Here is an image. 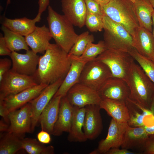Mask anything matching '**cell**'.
<instances>
[{
    "label": "cell",
    "mask_w": 154,
    "mask_h": 154,
    "mask_svg": "<svg viewBox=\"0 0 154 154\" xmlns=\"http://www.w3.org/2000/svg\"><path fill=\"white\" fill-rule=\"evenodd\" d=\"M131 36L133 47L139 54L151 59L154 56V37L152 33L139 26Z\"/></svg>",
    "instance_id": "d6986e66"
},
{
    "label": "cell",
    "mask_w": 154,
    "mask_h": 154,
    "mask_svg": "<svg viewBox=\"0 0 154 154\" xmlns=\"http://www.w3.org/2000/svg\"><path fill=\"white\" fill-rule=\"evenodd\" d=\"M85 108L83 130L88 139L93 140L99 136L103 129L101 109L98 104L88 105Z\"/></svg>",
    "instance_id": "2e32d148"
},
{
    "label": "cell",
    "mask_w": 154,
    "mask_h": 154,
    "mask_svg": "<svg viewBox=\"0 0 154 154\" xmlns=\"http://www.w3.org/2000/svg\"><path fill=\"white\" fill-rule=\"evenodd\" d=\"M50 0H38V13L40 15L45 11L49 5Z\"/></svg>",
    "instance_id": "7bdbcfd3"
},
{
    "label": "cell",
    "mask_w": 154,
    "mask_h": 154,
    "mask_svg": "<svg viewBox=\"0 0 154 154\" xmlns=\"http://www.w3.org/2000/svg\"><path fill=\"white\" fill-rule=\"evenodd\" d=\"M38 84L32 76L20 74L10 69L0 81V99L18 93Z\"/></svg>",
    "instance_id": "ba28073f"
},
{
    "label": "cell",
    "mask_w": 154,
    "mask_h": 154,
    "mask_svg": "<svg viewBox=\"0 0 154 154\" xmlns=\"http://www.w3.org/2000/svg\"><path fill=\"white\" fill-rule=\"evenodd\" d=\"M9 113L4 105L2 101L0 100V115L2 118L9 125Z\"/></svg>",
    "instance_id": "60d3db41"
},
{
    "label": "cell",
    "mask_w": 154,
    "mask_h": 154,
    "mask_svg": "<svg viewBox=\"0 0 154 154\" xmlns=\"http://www.w3.org/2000/svg\"><path fill=\"white\" fill-rule=\"evenodd\" d=\"M112 76L108 67L96 59L87 62L82 70L79 82L98 92Z\"/></svg>",
    "instance_id": "52a82bcc"
},
{
    "label": "cell",
    "mask_w": 154,
    "mask_h": 154,
    "mask_svg": "<svg viewBox=\"0 0 154 154\" xmlns=\"http://www.w3.org/2000/svg\"><path fill=\"white\" fill-rule=\"evenodd\" d=\"M26 43L36 54L44 53L52 38L48 28L44 25L37 27L32 33L25 36Z\"/></svg>",
    "instance_id": "44dd1931"
},
{
    "label": "cell",
    "mask_w": 154,
    "mask_h": 154,
    "mask_svg": "<svg viewBox=\"0 0 154 154\" xmlns=\"http://www.w3.org/2000/svg\"><path fill=\"white\" fill-rule=\"evenodd\" d=\"M71 64L69 69L57 92L53 97L66 96L70 89L79 82L82 70L86 63L91 60L80 56L69 55Z\"/></svg>",
    "instance_id": "5bb4252c"
},
{
    "label": "cell",
    "mask_w": 154,
    "mask_h": 154,
    "mask_svg": "<svg viewBox=\"0 0 154 154\" xmlns=\"http://www.w3.org/2000/svg\"><path fill=\"white\" fill-rule=\"evenodd\" d=\"M41 15L38 13L33 19L24 17L11 19L5 17L2 25L12 31L25 37L32 33L35 29L36 23L41 19Z\"/></svg>",
    "instance_id": "d4e9b609"
},
{
    "label": "cell",
    "mask_w": 154,
    "mask_h": 154,
    "mask_svg": "<svg viewBox=\"0 0 154 154\" xmlns=\"http://www.w3.org/2000/svg\"><path fill=\"white\" fill-rule=\"evenodd\" d=\"M151 4L154 8V0H149Z\"/></svg>",
    "instance_id": "681fc988"
},
{
    "label": "cell",
    "mask_w": 154,
    "mask_h": 154,
    "mask_svg": "<svg viewBox=\"0 0 154 154\" xmlns=\"http://www.w3.org/2000/svg\"><path fill=\"white\" fill-rule=\"evenodd\" d=\"M24 135L8 132L0 134V154H14L23 149Z\"/></svg>",
    "instance_id": "f1b7e54d"
},
{
    "label": "cell",
    "mask_w": 154,
    "mask_h": 154,
    "mask_svg": "<svg viewBox=\"0 0 154 154\" xmlns=\"http://www.w3.org/2000/svg\"><path fill=\"white\" fill-rule=\"evenodd\" d=\"M110 116L117 122L127 123L129 119L125 101L109 99H102L99 104Z\"/></svg>",
    "instance_id": "cb8c5ba5"
},
{
    "label": "cell",
    "mask_w": 154,
    "mask_h": 154,
    "mask_svg": "<svg viewBox=\"0 0 154 154\" xmlns=\"http://www.w3.org/2000/svg\"><path fill=\"white\" fill-rule=\"evenodd\" d=\"M102 99H109L124 101L129 98L130 90L126 82L117 77H112L98 92Z\"/></svg>",
    "instance_id": "9a60e30c"
},
{
    "label": "cell",
    "mask_w": 154,
    "mask_h": 154,
    "mask_svg": "<svg viewBox=\"0 0 154 154\" xmlns=\"http://www.w3.org/2000/svg\"><path fill=\"white\" fill-rule=\"evenodd\" d=\"M25 53L12 52L10 55L12 62V71L22 74L33 76L38 66L39 57L32 50L26 51Z\"/></svg>",
    "instance_id": "4fadbf2b"
},
{
    "label": "cell",
    "mask_w": 154,
    "mask_h": 154,
    "mask_svg": "<svg viewBox=\"0 0 154 154\" xmlns=\"http://www.w3.org/2000/svg\"><path fill=\"white\" fill-rule=\"evenodd\" d=\"M62 97H53L45 107L39 118L38 123L42 130L52 135L54 125L57 120L60 104Z\"/></svg>",
    "instance_id": "7402d4cb"
},
{
    "label": "cell",
    "mask_w": 154,
    "mask_h": 154,
    "mask_svg": "<svg viewBox=\"0 0 154 154\" xmlns=\"http://www.w3.org/2000/svg\"><path fill=\"white\" fill-rule=\"evenodd\" d=\"M35 139L23 138L22 141L23 149L29 154H50L52 149L50 146L47 147Z\"/></svg>",
    "instance_id": "4dcf8cb0"
},
{
    "label": "cell",
    "mask_w": 154,
    "mask_h": 154,
    "mask_svg": "<svg viewBox=\"0 0 154 154\" xmlns=\"http://www.w3.org/2000/svg\"><path fill=\"white\" fill-rule=\"evenodd\" d=\"M11 60L6 58L0 59V81L4 74L11 69Z\"/></svg>",
    "instance_id": "8d00e7d4"
},
{
    "label": "cell",
    "mask_w": 154,
    "mask_h": 154,
    "mask_svg": "<svg viewBox=\"0 0 154 154\" xmlns=\"http://www.w3.org/2000/svg\"><path fill=\"white\" fill-rule=\"evenodd\" d=\"M152 19L153 21V30H152V34L154 37V12L153 13L152 16Z\"/></svg>",
    "instance_id": "c3c4849f"
},
{
    "label": "cell",
    "mask_w": 154,
    "mask_h": 154,
    "mask_svg": "<svg viewBox=\"0 0 154 154\" xmlns=\"http://www.w3.org/2000/svg\"><path fill=\"white\" fill-rule=\"evenodd\" d=\"M87 12L103 16L100 5L94 0H84Z\"/></svg>",
    "instance_id": "d590c367"
},
{
    "label": "cell",
    "mask_w": 154,
    "mask_h": 154,
    "mask_svg": "<svg viewBox=\"0 0 154 154\" xmlns=\"http://www.w3.org/2000/svg\"><path fill=\"white\" fill-rule=\"evenodd\" d=\"M104 39L107 49H112L129 53L134 48L132 37L123 26L107 16L103 17Z\"/></svg>",
    "instance_id": "5b68a950"
},
{
    "label": "cell",
    "mask_w": 154,
    "mask_h": 154,
    "mask_svg": "<svg viewBox=\"0 0 154 154\" xmlns=\"http://www.w3.org/2000/svg\"><path fill=\"white\" fill-rule=\"evenodd\" d=\"M125 102L129 115L128 125L132 127H143L145 117L152 114L151 111L133 102L129 98Z\"/></svg>",
    "instance_id": "83f0119b"
},
{
    "label": "cell",
    "mask_w": 154,
    "mask_h": 154,
    "mask_svg": "<svg viewBox=\"0 0 154 154\" xmlns=\"http://www.w3.org/2000/svg\"><path fill=\"white\" fill-rule=\"evenodd\" d=\"M149 137L143 127H132L128 125L121 147L129 150L140 149L142 151Z\"/></svg>",
    "instance_id": "603a6c76"
},
{
    "label": "cell",
    "mask_w": 154,
    "mask_h": 154,
    "mask_svg": "<svg viewBox=\"0 0 154 154\" xmlns=\"http://www.w3.org/2000/svg\"><path fill=\"white\" fill-rule=\"evenodd\" d=\"M128 126L127 123L118 122L112 118L106 137L99 142L97 148L90 154H106L110 149L121 147Z\"/></svg>",
    "instance_id": "9c48e42d"
},
{
    "label": "cell",
    "mask_w": 154,
    "mask_h": 154,
    "mask_svg": "<svg viewBox=\"0 0 154 154\" xmlns=\"http://www.w3.org/2000/svg\"><path fill=\"white\" fill-rule=\"evenodd\" d=\"M1 29L4 33L6 44L11 52L21 50L26 51L29 50L23 36L11 31L3 25L1 27Z\"/></svg>",
    "instance_id": "f546056e"
},
{
    "label": "cell",
    "mask_w": 154,
    "mask_h": 154,
    "mask_svg": "<svg viewBox=\"0 0 154 154\" xmlns=\"http://www.w3.org/2000/svg\"><path fill=\"white\" fill-rule=\"evenodd\" d=\"M151 59L154 62V56L152 58H151Z\"/></svg>",
    "instance_id": "f5cc1de1"
},
{
    "label": "cell",
    "mask_w": 154,
    "mask_h": 154,
    "mask_svg": "<svg viewBox=\"0 0 154 154\" xmlns=\"http://www.w3.org/2000/svg\"><path fill=\"white\" fill-rule=\"evenodd\" d=\"M103 16L123 26L131 35L139 27L135 15L134 3L129 0H111L100 5Z\"/></svg>",
    "instance_id": "277c9868"
},
{
    "label": "cell",
    "mask_w": 154,
    "mask_h": 154,
    "mask_svg": "<svg viewBox=\"0 0 154 154\" xmlns=\"http://www.w3.org/2000/svg\"><path fill=\"white\" fill-rule=\"evenodd\" d=\"M100 5H106L109 3L111 0H94Z\"/></svg>",
    "instance_id": "bcb514c9"
},
{
    "label": "cell",
    "mask_w": 154,
    "mask_h": 154,
    "mask_svg": "<svg viewBox=\"0 0 154 154\" xmlns=\"http://www.w3.org/2000/svg\"><path fill=\"white\" fill-rule=\"evenodd\" d=\"M11 3V0H7V6L9 4Z\"/></svg>",
    "instance_id": "f907efd6"
},
{
    "label": "cell",
    "mask_w": 154,
    "mask_h": 154,
    "mask_svg": "<svg viewBox=\"0 0 154 154\" xmlns=\"http://www.w3.org/2000/svg\"><path fill=\"white\" fill-rule=\"evenodd\" d=\"M85 25L91 32L101 31L104 28L103 17L87 12Z\"/></svg>",
    "instance_id": "e575fe53"
},
{
    "label": "cell",
    "mask_w": 154,
    "mask_h": 154,
    "mask_svg": "<svg viewBox=\"0 0 154 154\" xmlns=\"http://www.w3.org/2000/svg\"><path fill=\"white\" fill-rule=\"evenodd\" d=\"M11 51L8 48L5 43L4 36L2 34H0V55L9 56Z\"/></svg>",
    "instance_id": "f35d334b"
},
{
    "label": "cell",
    "mask_w": 154,
    "mask_h": 154,
    "mask_svg": "<svg viewBox=\"0 0 154 154\" xmlns=\"http://www.w3.org/2000/svg\"><path fill=\"white\" fill-rule=\"evenodd\" d=\"M85 112V107L74 106L73 119L67 138L70 142H81L88 140L83 131Z\"/></svg>",
    "instance_id": "484cf974"
},
{
    "label": "cell",
    "mask_w": 154,
    "mask_h": 154,
    "mask_svg": "<svg viewBox=\"0 0 154 154\" xmlns=\"http://www.w3.org/2000/svg\"><path fill=\"white\" fill-rule=\"evenodd\" d=\"M142 151L143 154H154V135L149 137Z\"/></svg>",
    "instance_id": "74e56055"
},
{
    "label": "cell",
    "mask_w": 154,
    "mask_h": 154,
    "mask_svg": "<svg viewBox=\"0 0 154 154\" xmlns=\"http://www.w3.org/2000/svg\"><path fill=\"white\" fill-rule=\"evenodd\" d=\"M63 80H60L48 85L36 98L30 101L32 111L31 133L38 123L43 110L55 95Z\"/></svg>",
    "instance_id": "7c38bea8"
},
{
    "label": "cell",
    "mask_w": 154,
    "mask_h": 154,
    "mask_svg": "<svg viewBox=\"0 0 154 154\" xmlns=\"http://www.w3.org/2000/svg\"><path fill=\"white\" fill-rule=\"evenodd\" d=\"M9 127V125L2 118L0 121V131L1 133L7 132Z\"/></svg>",
    "instance_id": "ee69618b"
},
{
    "label": "cell",
    "mask_w": 154,
    "mask_h": 154,
    "mask_svg": "<svg viewBox=\"0 0 154 154\" xmlns=\"http://www.w3.org/2000/svg\"><path fill=\"white\" fill-rule=\"evenodd\" d=\"M126 81L130 90L129 98L133 102L150 110L154 98V83L140 66L135 62Z\"/></svg>",
    "instance_id": "7a4b0ae2"
},
{
    "label": "cell",
    "mask_w": 154,
    "mask_h": 154,
    "mask_svg": "<svg viewBox=\"0 0 154 154\" xmlns=\"http://www.w3.org/2000/svg\"><path fill=\"white\" fill-rule=\"evenodd\" d=\"M48 85L40 84L16 94L0 99L9 113L18 109L37 97Z\"/></svg>",
    "instance_id": "e0dca14e"
},
{
    "label": "cell",
    "mask_w": 154,
    "mask_h": 154,
    "mask_svg": "<svg viewBox=\"0 0 154 154\" xmlns=\"http://www.w3.org/2000/svg\"><path fill=\"white\" fill-rule=\"evenodd\" d=\"M68 53L56 44H51L40 56L37 69L32 76L38 84L47 85L63 80L70 67Z\"/></svg>",
    "instance_id": "6da1fadb"
},
{
    "label": "cell",
    "mask_w": 154,
    "mask_h": 154,
    "mask_svg": "<svg viewBox=\"0 0 154 154\" xmlns=\"http://www.w3.org/2000/svg\"><path fill=\"white\" fill-rule=\"evenodd\" d=\"M64 15L74 26L82 28L85 25L87 13L84 0H62Z\"/></svg>",
    "instance_id": "ac0fdd59"
},
{
    "label": "cell",
    "mask_w": 154,
    "mask_h": 154,
    "mask_svg": "<svg viewBox=\"0 0 154 154\" xmlns=\"http://www.w3.org/2000/svg\"><path fill=\"white\" fill-rule=\"evenodd\" d=\"M47 20L50 32L56 44L68 53L78 35L73 25L64 15L55 11L50 5L48 7Z\"/></svg>",
    "instance_id": "3957f363"
},
{
    "label": "cell",
    "mask_w": 154,
    "mask_h": 154,
    "mask_svg": "<svg viewBox=\"0 0 154 154\" xmlns=\"http://www.w3.org/2000/svg\"><path fill=\"white\" fill-rule=\"evenodd\" d=\"M134 8L139 26L152 32L154 9L149 0H137L134 3Z\"/></svg>",
    "instance_id": "4316f807"
},
{
    "label": "cell",
    "mask_w": 154,
    "mask_h": 154,
    "mask_svg": "<svg viewBox=\"0 0 154 154\" xmlns=\"http://www.w3.org/2000/svg\"><path fill=\"white\" fill-rule=\"evenodd\" d=\"M66 96L72 106L79 108L99 105L102 100L98 92L80 83L72 86Z\"/></svg>",
    "instance_id": "30bf717a"
},
{
    "label": "cell",
    "mask_w": 154,
    "mask_h": 154,
    "mask_svg": "<svg viewBox=\"0 0 154 154\" xmlns=\"http://www.w3.org/2000/svg\"><path fill=\"white\" fill-rule=\"evenodd\" d=\"M146 75L154 83V62L151 58L139 54L134 48L129 53Z\"/></svg>",
    "instance_id": "d6a6232c"
},
{
    "label": "cell",
    "mask_w": 154,
    "mask_h": 154,
    "mask_svg": "<svg viewBox=\"0 0 154 154\" xmlns=\"http://www.w3.org/2000/svg\"><path fill=\"white\" fill-rule=\"evenodd\" d=\"M107 49L104 40H100L97 44L90 42L88 44L84 52L80 56L82 58L93 60Z\"/></svg>",
    "instance_id": "836d02e7"
},
{
    "label": "cell",
    "mask_w": 154,
    "mask_h": 154,
    "mask_svg": "<svg viewBox=\"0 0 154 154\" xmlns=\"http://www.w3.org/2000/svg\"><path fill=\"white\" fill-rule=\"evenodd\" d=\"M129 1H131V2H133V3H134L137 0H129Z\"/></svg>",
    "instance_id": "816d5d0a"
},
{
    "label": "cell",
    "mask_w": 154,
    "mask_h": 154,
    "mask_svg": "<svg viewBox=\"0 0 154 154\" xmlns=\"http://www.w3.org/2000/svg\"><path fill=\"white\" fill-rule=\"evenodd\" d=\"M74 106L70 102L66 96L60 100L57 119L54 125L52 135H61L63 132L69 133L72 121Z\"/></svg>",
    "instance_id": "ffe728a7"
},
{
    "label": "cell",
    "mask_w": 154,
    "mask_h": 154,
    "mask_svg": "<svg viewBox=\"0 0 154 154\" xmlns=\"http://www.w3.org/2000/svg\"><path fill=\"white\" fill-rule=\"evenodd\" d=\"M150 110L154 116V98L151 104Z\"/></svg>",
    "instance_id": "7dc6e473"
},
{
    "label": "cell",
    "mask_w": 154,
    "mask_h": 154,
    "mask_svg": "<svg viewBox=\"0 0 154 154\" xmlns=\"http://www.w3.org/2000/svg\"><path fill=\"white\" fill-rule=\"evenodd\" d=\"M9 116L7 132L24 136L26 133H31L32 111L29 102L10 112Z\"/></svg>",
    "instance_id": "8fae6325"
},
{
    "label": "cell",
    "mask_w": 154,
    "mask_h": 154,
    "mask_svg": "<svg viewBox=\"0 0 154 154\" xmlns=\"http://www.w3.org/2000/svg\"><path fill=\"white\" fill-rule=\"evenodd\" d=\"M37 137L38 141L42 144H49L51 141L50 134L43 130H42L37 134Z\"/></svg>",
    "instance_id": "ab89813d"
},
{
    "label": "cell",
    "mask_w": 154,
    "mask_h": 154,
    "mask_svg": "<svg viewBox=\"0 0 154 154\" xmlns=\"http://www.w3.org/2000/svg\"><path fill=\"white\" fill-rule=\"evenodd\" d=\"M94 41L93 35L90 34L88 31L78 35L73 46L68 53L69 55L80 56L85 51L88 44Z\"/></svg>",
    "instance_id": "1f68e13d"
},
{
    "label": "cell",
    "mask_w": 154,
    "mask_h": 154,
    "mask_svg": "<svg viewBox=\"0 0 154 154\" xmlns=\"http://www.w3.org/2000/svg\"><path fill=\"white\" fill-rule=\"evenodd\" d=\"M137 153L130 151L129 150L119 148H112L110 149L106 154H136Z\"/></svg>",
    "instance_id": "b9f144b4"
},
{
    "label": "cell",
    "mask_w": 154,
    "mask_h": 154,
    "mask_svg": "<svg viewBox=\"0 0 154 154\" xmlns=\"http://www.w3.org/2000/svg\"><path fill=\"white\" fill-rule=\"evenodd\" d=\"M96 59L105 64L110 69L113 77L126 81L134 59L127 52L108 49Z\"/></svg>",
    "instance_id": "8992f818"
},
{
    "label": "cell",
    "mask_w": 154,
    "mask_h": 154,
    "mask_svg": "<svg viewBox=\"0 0 154 154\" xmlns=\"http://www.w3.org/2000/svg\"><path fill=\"white\" fill-rule=\"evenodd\" d=\"M143 127L149 135H154V125L151 126L144 125Z\"/></svg>",
    "instance_id": "f6af8a7d"
}]
</instances>
